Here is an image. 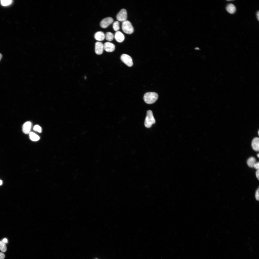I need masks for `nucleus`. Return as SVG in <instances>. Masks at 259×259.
<instances>
[{
    "instance_id": "f257e3e1",
    "label": "nucleus",
    "mask_w": 259,
    "mask_h": 259,
    "mask_svg": "<svg viewBox=\"0 0 259 259\" xmlns=\"http://www.w3.org/2000/svg\"><path fill=\"white\" fill-rule=\"evenodd\" d=\"M158 95L154 92H148L144 95L143 99L145 102L148 104H151L155 102L158 99Z\"/></svg>"
},
{
    "instance_id": "f03ea898",
    "label": "nucleus",
    "mask_w": 259,
    "mask_h": 259,
    "mask_svg": "<svg viewBox=\"0 0 259 259\" xmlns=\"http://www.w3.org/2000/svg\"><path fill=\"white\" fill-rule=\"evenodd\" d=\"M155 122V120L152 111L148 110L147 112V116L144 122L145 126L147 128H149Z\"/></svg>"
},
{
    "instance_id": "7ed1b4c3",
    "label": "nucleus",
    "mask_w": 259,
    "mask_h": 259,
    "mask_svg": "<svg viewBox=\"0 0 259 259\" xmlns=\"http://www.w3.org/2000/svg\"><path fill=\"white\" fill-rule=\"evenodd\" d=\"M122 28L123 31L127 34H131L134 31V28L128 20L123 22Z\"/></svg>"
},
{
    "instance_id": "20e7f679",
    "label": "nucleus",
    "mask_w": 259,
    "mask_h": 259,
    "mask_svg": "<svg viewBox=\"0 0 259 259\" xmlns=\"http://www.w3.org/2000/svg\"><path fill=\"white\" fill-rule=\"evenodd\" d=\"M116 18L118 21L124 22L126 20L127 18V13L124 9H121L117 14Z\"/></svg>"
},
{
    "instance_id": "39448f33",
    "label": "nucleus",
    "mask_w": 259,
    "mask_h": 259,
    "mask_svg": "<svg viewBox=\"0 0 259 259\" xmlns=\"http://www.w3.org/2000/svg\"><path fill=\"white\" fill-rule=\"evenodd\" d=\"M121 59L123 62L128 66L131 67L133 65L131 58L127 54H122L121 57Z\"/></svg>"
},
{
    "instance_id": "423d86ee",
    "label": "nucleus",
    "mask_w": 259,
    "mask_h": 259,
    "mask_svg": "<svg viewBox=\"0 0 259 259\" xmlns=\"http://www.w3.org/2000/svg\"><path fill=\"white\" fill-rule=\"evenodd\" d=\"M113 21V19L112 17H107L104 18L101 21L100 23V26L102 28H106L112 24Z\"/></svg>"
},
{
    "instance_id": "0eeeda50",
    "label": "nucleus",
    "mask_w": 259,
    "mask_h": 259,
    "mask_svg": "<svg viewBox=\"0 0 259 259\" xmlns=\"http://www.w3.org/2000/svg\"><path fill=\"white\" fill-rule=\"evenodd\" d=\"M104 49V44L102 43L99 41L95 43V51L96 54L98 55L102 54Z\"/></svg>"
},
{
    "instance_id": "6e6552de",
    "label": "nucleus",
    "mask_w": 259,
    "mask_h": 259,
    "mask_svg": "<svg viewBox=\"0 0 259 259\" xmlns=\"http://www.w3.org/2000/svg\"><path fill=\"white\" fill-rule=\"evenodd\" d=\"M104 49L107 52H112L113 51L115 48V46L113 43L109 42H106L104 44Z\"/></svg>"
},
{
    "instance_id": "1a4fd4ad",
    "label": "nucleus",
    "mask_w": 259,
    "mask_h": 259,
    "mask_svg": "<svg viewBox=\"0 0 259 259\" xmlns=\"http://www.w3.org/2000/svg\"><path fill=\"white\" fill-rule=\"evenodd\" d=\"M114 37L116 40L119 42H122L125 38L123 34L118 31L116 32Z\"/></svg>"
},
{
    "instance_id": "9d476101",
    "label": "nucleus",
    "mask_w": 259,
    "mask_h": 259,
    "mask_svg": "<svg viewBox=\"0 0 259 259\" xmlns=\"http://www.w3.org/2000/svg\"><path fill=\"white\" fill-rule=\"evenodd\" d=\"M252 146L253 149L256 151L259 150V139L258 137L254 138L252 141Z\"/></svg>"
},
{
    "instance_id": "9b49d317",
    "label": "nucleus",
    "mask_w": 259,
    "mask_h": 259,
    "mask_svg": "<svg viewBox=\"0 0 259 259\" xmlns=\"http://www.w3.org/2000/svg\"><path fill=\"white\" fill-rule=\"evenodd\" d=\"M31 127V123L30 121L25 122L23 125L22 130L24 133L28 134L29 133Z\"/></svg>"
},
{
    "instance_id": "f8f14e48",
    "label": "nucleus",
    "mask_w": 259,
    "mask_h": 259,
    "mask_svg": "<svg viewBox=\"0 0 259 259\" xmlns=\"http://www.w3.org/2000/svg\"><path fill=\"white\" fill-rule=\"evenodd\" d=\"M94 37L96 40L99 41H101L104 40L105 38V35L104 33L101 31H99L96 32L94 34Z\"/></svg>"
},
{
    "instance_id": "ddd939ff",
    "label": "nucleus",
    "mask_w": 259,
    "mask_h": 259,
    "mask_svg": "<svg viewBox=\"0 0 259 259\" xmlns=\"http://www.w3.org/2000/svg\"><path fill=\"white\" fill-rule=\"evenodd\" d=\"M226 10L229 13L233 14L235 12L236 8L234 5L230 3L227 5L226 7Z\"/></svg>"
},
{
    "instance_id": "4468645a",
    "label": "nucleus",
    "mask_w": 259,
    "mask_h": 259,
    "mask_svg": "<svg viewBox=\"0 0 259 259\" xmlns=\"http://www.w3.org/2000/svg\"><path fill=\"white\" fill-rule=\"evenodd\" d=\"M256 163V160L254 158L251 157L247 161V164L248 166L250 167H253L254 165Z\"/></svg>"
},
{
    "instance_id": "2eb2a0df",
    "label": "nucleus",
    "mask_w": 259,
    "mask_h": 259,
    "mask_svg": "<svg viewBox=\"0 0 259 259\" xmlns=\"http://www.w3.org/2000/svg\"><path fill=\"white\" fill-rule=\"evenodd\" d=\"M29 136L30 139L33 141H37L40 138L38 135L32 132H31L29 133Z\"/></svg>"
},
{
    "instance_id": "dca6fc26",
    "label": "nucleus",
    "mask_w": 259,
    "mask_h": 259,
    "mask_svg": "<svg viewBox=\"0 0 259 259\" xmlns=\"http://www.w3.org/2000/svg\"><path fill=\"white\" fill-rule=\"evenodd\" d=\"M114 37V35L113 34L110 32H107L105 35V38L106 39L109 41H112Z\"/></svg>"
},
{
    "instance_id": "f3484780",
    "label": "nucleus",
    "mask_w": 259,
    "mask_h": 259,
    "mask_svg": "<svg viewBox=\"0 0 259 259\" xmlns=\"http://www.w3.org/2000/svg\"><path fill=\"white\" fill-rule=\"evenodd\" d=\"M0 250L3 252H6L7 250V247L5 243L1 241H0Z\"/></svg>"
},
{
    "instance_id": "a211bd4d",
    "label": "nucleus",
    "mask_w": 259,
    "mask_h": 259,
    "mask_svg": "<svg viewBox=\"0 0 259 259\" xmlns=\"http://www.w3.org/2000/svg\"><path fill=\"white\" fill-rule=\"evenodd\" d=\"M113 28L115 31H118L120 29L119 23L118 21H116L114 22Z\"/></svg>"
},
{
    "instance_id": "6ab92c4d",
    "label": "nucleus",
    "mask_w": 259,
    "mask_h": 259,
    "mask_svg": "<svg viewBox=\"0 0 259 259\" xmlns=\"http://www.w3.org/2000/svg\"><path fill=\"white\" fill-rule=\"evenodd\" d=\"M1 5L3 6H5L10 4L12 2L11 0H0Z\"/></svg>"
},
{
    "instance_id": "aec40b11",
    "label": "nucleus",
    "mask_w": 259,
    "mask_h": 259,
    "mask_svg": "<svg viewBox=\"0 0 259 259\" xmlns=\"http://www.w3.org/2000/svg\"><path fill=\"white\" fill-rule=\"evenodd\" d=\"M33 130L34 131L39 133H41V127L37 125H35L34 126L33 128Z\"/></svg>"
},
{
    "instance_id": "412c9836",
    "label": "nucleus",
    "mask_w": 259,
    "mask_h": 259,
    "mask_svg": "<svg viewBox=\"0 0 259 259\" xmlns=\"http://www.w3.org/2000/svg\"><path fill=\"white\" fill-rule=\"evenodd\" d=\"M259 188H258L256 190L255 194V196L256 200H259Z\"/></svg>"
},
{
    "instance_id": "4be33fe9",
    "label": "nucleus",
    "mask_w": 259,
    "mask_h": 259,
    "mask_svg": "<svg viewBox=\"0 0 259 259\" xmlns=\"http://www.w3.org/2000/svg\"><path fill=\"white\" fill-rule=\"evenodd\" d=\"M259 162L256 163L254 165L253 167L257 170H259Z\"/></svg>"
},
{
    "instance_id": "5701e85b",
    "label": "nucleus",
    "mask_w": 259,
    "mask_h": 259,
    "mask_svg": "<svg viewBox=\"0 0 259 259\" xmlns=\"http://www.w3.org/2000/svg\"><path fill=\"white\" fill-rule=\"evenodd\" d=\"M5 257L4 254L0 252V259H4Z\"/></svg>"
},
{
    "instance_id": "b1692460",
    "label": "nucleus",
    "mask_w": 259,
    "mask_h": 259,
    "mask_svg": "<svg viewBox=\"0 0 259 259\" xmlns=\"http://www.w3.org/2000/svg\"><path fill=\"white\" fill-rule=\"evenodd\" d=\"M256 175L257 178L259 180V170H257L256 172Z\"/></svg>"
},
{
    "instance_id": "393cba45",
    "label": "nucleus",
    "mask_w": 259,
    "mask_h": 259,
    "mask_svg": "<svg viewBox=\"0 0 259 259\" xmlns=\"http://www.w3.org/2000/svg\"><path fill=\"white\" fill-rule=\"evenodd\" d=\"M2 241L5 243H7L8 242V241L7 239L4 238L2 240Z\"/></svg>"
},
{
    "instance_id": "a878e982",
    "label": "nucleus",
    "mask_w": 259,
    "mask_h": 259,
    "mask_svg": "<svg viewBox=\"0 0 259 259\" xmlns=\"http://www.w3.org/2000/svg\"><path fill=\"white\" fill-rule=\"evenodd\" d=\"M256 15H257V19H258V21H259V11L257 12V13L256 14Z\"/></svg>"
},
{
    "instance_id": "bb28decb",
    "label": "nucleus",
    "mask_w": 259,
    "mask_h": 259,
    "mask_svg": "<svg viewBox=\"0 0 259 259\" xmlns=\"http://www.w3.org/2000/svg\"><path fill=\"white\" fill-rule=\"evenodd\" d=\"M2 183V181L0 179V185H1Z\"/></svg>"
},
{
    "instance_id": "cd10ccee",
    "label": "nucleus",
    "mask_w": 259,
    "mask_h": 259,
    "mask_svg": "<svg viewBox=\"0 0 259 259\" xmlns=\"http://www.w3.org/2000/svg\"><path fill=\"white\" fill-rule=\"evenodd\" d=\"M2 55L1 53H0V61L1 58H2Z\"/></svg>"
},
{
    "instance_id": "c85d7f7f",
    "label": "nucleus",
    "mask_w": 259,
    "mask_h": 259,
    "mask_svg": "<svg viewBox=\"0 0 259 259\" xmlns=\"http://www.w3.org/2000/svg\"><path fill=\"white\" fill-rule=\"evenodd\" d=\"M257 156H258V158H259V153H258V154H257Z\"/></svg>"
},
{
    "instance_id": "c756f323",
    "label": "nucleus",
    "mask_w": 259,
    "mask_h": 259,
    "mask_svg": "<svg viewBox=\"0 0 259 259\" xmlns=\"http://www.w3.org/2000/svg\"><path fill=\"white\" fill-rule=\"evenodd\" d=\"M258 135H259V131H258Z\"/></svg>"
}]
</instances>
